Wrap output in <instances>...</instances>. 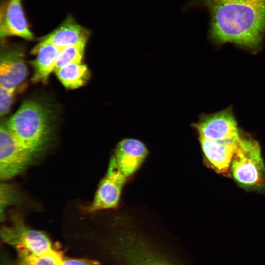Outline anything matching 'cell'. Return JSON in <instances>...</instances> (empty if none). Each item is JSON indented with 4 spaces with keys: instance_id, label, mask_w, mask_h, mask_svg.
<instances>
[{
    "instance_id": "cell-1",
    "label": "cell",
    "mask_w": 265,
    "mask_h": 265,
    "mask_svg": "<svg viewBox=\"0 0 265 265\" xmlns=\"http://www.w3.org/2000/svg\"><path fill=\"white\" fill-rule=\"evenodd\" d=\"M102 251L115 265H186L166 240L158 218L142 207L114 210Z\"/></svg>"
},
{
    "instance_id": "cell-2",
    "label": "cell",
    "mask_w": 265,
    "mask_h": 265,
    "mask_svg": "<svg viewBox=\"0 0 265 265\" xmlns=\"http://www.w3.org/2000/svg\"><path fill=\"white\" fill-rule=\"evenodd\" d=\"M201 8L209 16L208 38L256 51L265 37V0H190L186 8Z\"/></svg>"
},
{
    "instance_id": "cell-3",
    "label": "cell",
    "mask_w": 265,
    "mask_h": 265,
    "mask_svg": "<svg viewBox=\"0 0 265 265\" xmlns=\"http://www.w3.org/2000/svg\"><path fill=\"white\" fill-rule=\"evenodd\" d=\"M6 126L18 140L38 153L50 135L49 113L41 104L33 101L25 102Z\"/></svg>"
},
{
    "instance_id": "cell-4",
    "label": "cell",
    "mask_w": 265,
    "mask_h": 265,
    "mask_svg": "<svg viewBox=\"0 0 265 265\" xmlns=\"http://www.w3.org/2000/svg\"><path fill=\"white\" fill-rule=\"evenodd\" d=\"M232 177L241 186L256 189L265 185V167L259 143L242 137L230 166Z\"/></svg>"
},
{
    "instance_id": "cell-5",
    "label": "cell",
    "mask_w": 265,
    "mask_h": 265,
    "mask_svg": "<svg viewBox=\"0 0 265 265\" xmlns=\"http://www.w3.org/2000/svg\"><path fill=\"white\" fill-rule=\"evenodd\" d=\"M0 237L18 254H41L55 249L45 233L27 226L23 217L17 213L11 215L10 225L1 228Z\"/></svg>"
},
{
    "instance_id": "cell-6",
    "label": "cell",
    "mask_w": 265,
    "mask_h": 265,
    "mask_svg": "<svg viewBox=\"0 0 265 265\" xmlns=\"http://www.w3.org/2000/svg\"><path fill=\"white\" fill-rule=\"evenodd\" d=\"M38 153L18 140L5 125L0 128V177L10 179L22 173Z\"/></svg>"
},
{
    "instance_id": "cell-7",
    "label": "cell",
    "mask_w": 265,
    "mask_h": 265,
    "mask_svg": "<svg viewBox=\"0 0 265 265\" xmlns=\"http://www.w3.org/2000/svg\"><path fill=\"white\" fill-rule=\"evenodd\" d=\"M128 180L120 170L112 155L106 173L100 181L93 201L87 207V211L92 212L118 208L120 205L122 190Z\"/></svg>"
},
{
    "instance_id": "cell-8",
    "label": "cell",
    "mask_w": 265,
    "mask_h": 265,
    "mask_svg": "<svg viewBox=\"0 0 265 265\" xmlns=\"http://www.w3.org/2000/svg\"><path fill=\"white\" fill-rule=\"evenodd\" d=\"M192 127L196 130L199 137L209 140H235L241 137L232 110L229 109L203 115Z\"/></svg>"
},
{
    "instance_id": "cell-9",
    "label": "cell",
    "mask_w": 265,
    "mask_h": 265,
    "mask_svg": "<svg viewBox=\"0 0 265 265\" xmlns=\"http://www.w3.org/2000/svg\"><path fill=\"white\" fill-rule=\"evenodd\" d=\"M149 154L142 141L124 138L117 144L112 154L122 173L129 180L140 168Z\"/></svg>"
},
{
    "instance_id": "cell-10",
    "label": "cell",
    "mask_w": 265,
    "mask_h": 265,
    "mask_svg": "<svg viewBox=\"0 0 265 265\" xmlns=\"http://www.w3.org/2000/svg\"><path fill=\"white\" fill-rule=\"evenodd\" d=\"M242 137L235 140H212L199 137L201 148L209 164L217 172L227 173Z\"/></svg>"
},
{
    "instance_id": "cell-11",
    "label": "cell",
    "mask_w": 265,
    "mask_h": 265,
    "mask_svg": "<svg viewBox=\"0 0 265 265\" xmlns=\"http://www.w3.org/2000/svg\"><path fill=\"white\" fill-rule=\"evenodd\" d=\"M1 38L16 36L31 40L33 36L25 18L21 0H8L1 8Z\"/></svg>"
},
{
    "instance_id": "cell-12",
    "label": "cell",
    "mask_w": 265,
    "mask_h": 265,
    "mask_svg": "<svg viewBox=\"0 0 265 265\" xmlns=\"http://www.w3.org/2000/svg\"><path fill=\"white\" fill-rule=\"evenodd\" d=\"M89 32L71 17L50 34L43 37L39 44H50L62 49L69 46L86 45Z\"/></svg>"
},
{
    "instance_id": "cell-13",
    "label": "cell",
    "mask_w": 265,
    "mask_h": 265,
    "mask_svg": "<svg viewBox=\"0 0 265 265\" xmlns=\"http://www.w3.org/2000/svg\"><path fill=\"white\" fill-rule=\"evenodd\" d=\"M0 86L15 89L27 75V68L23 55L17 51H9L1 55Z\"/></svg>"
},
{
    "instance_id": "cell-14",
    "label": "cell",
    "mask_w": 265,
    "mask_h": 265,
    "mask_svg": "<svg viewBox=\"0 0 265 265\" xmlns=\"http://www.w3.org/2000/svg\"><path fill=\"white\" fill-rule=\"evenodd\" d=\"M61 49L50 44H38L32 50L36 54L35 59L31 61L34 73L31 80L34 82L47 83L49 77L54 71L56 58Z\"/></svg>"
},
{
    "instance_id": "cell-15",
    "label": "cell",
    "mask_w": 265,
    "mask_h": 265,
    "mask_svg": "<svg viewBox=\"0 0 265 265\" xmlns=\"http://www.w3.org/2000/svg\"><path fill=\"white\" fill-rule=\"evenodd\" d=\"M54 71L63 86L72 89L84 85L90 75L87 66L81 62L67 64Z\"/></svg>"
},
{
    "instance_id": "cell-16",
    "label": "cell",
    "mask_w": 265,
    "mask_h": 265,
    "mask_svg": "<svg viewBox=\"0 0 265 265\" xmlns=\"http://www.w3.org/2000/svg\"><path fill=\"white\" fill-rule=\"evenodd\" d=\"M18 265H60L64 258L62 253L55 249L41 254H18Z\"/></svg>"
},
{
    "instance_id": "cell-17",
    "label": "cell",
    "mask_w": 265,
    "mask_h": 265,
    "mask_svg": "<svg viewBox=\"0 0 265 265\" xmlns=\"http://www.w3.org/2000/svg\"><path fill=\"white\" fill-rule=\"evenodd\" d=\"M85 47V45H81L61 49L56 58L54 71L67 64L81 63Z\"/></svg>"
},
{
    "instance_id": "cell-18",
    "label": "cell",
    "mask_w": 265,
    "mask_h": 265,
    "mask_svg": "<svg viewBox=\"0 0 265 265\" xmlns=\"http://www.w3.org/2000/svg\"><path fill=\"white\" fill-rule=\"evenodd\" d=\"M22 201L20 193L12 185L3 183L0 184V218L4 217L7 207L20 204Z\"/></svg>"
},
{
    "instance_id": "cell-19",
    "label": "cell",
    "mask_w": 265,
    "mask_h": 265,
    "mask_svg": "<svg viewBox=\"0 0 265 265\" xmlns=\"http://www.w3.org/2000/svg\"><path fill=\"white\" fill-rule=\"evenodd\" d=\"M15 89H9L0 86V114L5 115L12 104Z\"/></svg>"
},
{
    "instance_id": "cell-20",
    "label": "cell",
    "mask_w": 265,
    "mask_h": 265,
    "mask_svg": "<svg viewBox=\"0 0 265 265\" xmlns=\"http://www.w3.org/2000/svg\"><path fill=\"white\" fill-rule=\"evenodd\" d=\"M60 265H92V264L80 259H64Z\"/></svg>"
},
{
    "instance_id": "cell-21",
    "label": "cell",
    "mask_w": 265,
    "mask_h": 265,
    "mask_svg": "<svg viewBox=\"0 0 265 265\" xmlns=\"http://www.w3.org/2000/svg\"><path fill=\"white\" fill-rule=\"evenodd\" d=\"M0 265H13L8 259L3 258L1 259Z\"/></svg>"
}]
</instances>
